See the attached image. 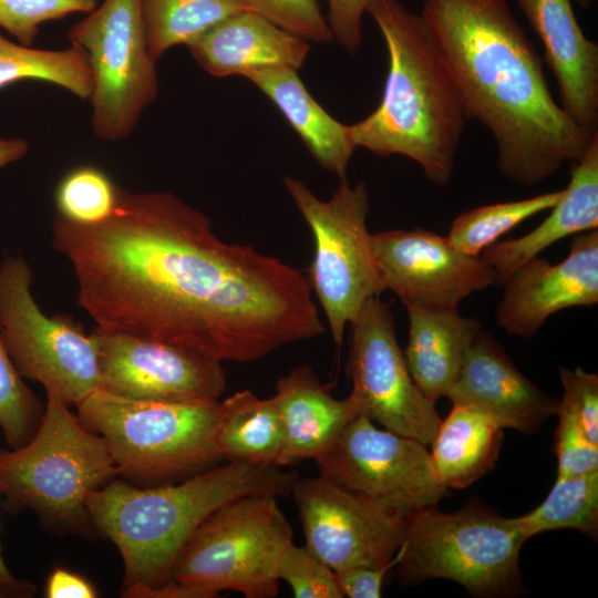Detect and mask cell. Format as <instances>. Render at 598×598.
Returning <instances> with one entry per match:
<instances>
[{
    "label": "cell",
    "mask_w": 598,
    "mask_h": 598,
    "mask_svg": "<svg viewBox=\"0 0 598 598\" xmlns=\"http://www.w3.org/2000/svg\"><path fill=\"white\" fill-rule=\"evenodd\" d=\"M52 244L73 269L78 305L104 332L248 363L324 331L298 269L225 243L168 192L118 186L97 224L55 214Z\"/></svg>",
    "instance_id": "obj_1"
},
{
    "label": "cell",
    "mask_w": 598,
    "mask_h": 598,
    "mask_svg": "<svg viewBox=\"0 0 598 598\" xmlns=\"http://www.w3.org/2000/svg\"><path fill=\"white\" fill-rule=\"evenodd\" d=\"M420 14L467 120L493 135L504 177L537 185L582 156L594 134L553 97L535 47L507 0H424Z\"/></svg>",
    "instance_id": "obj_2"
},
{
    "label": "cell",
    "mask_w": 598,
    "mask_h": 598,
    "mask_svg": "<svg viewBox=\"0 0 598 598\" xmlns=\"http://www.w3.org/2000/svg\"><path fill=\"white\" fill-rule=\"evenodd\" d=\"M298 474L280 466L243 462L217 464L174 484L142 488L114 478L86 498L95 532L121 554V596L158 598L175 561L199 524L241 496H288Z\"/></svg>",
    "instance_id": "obj_3"
},
{
    "label": "cell",
    "mask_w": 598,
    "mask_h": 598,
    "mask_svg": "<svg viewBox=\"0 0 598 598\" xmlns=\"http://www.w3.org/2000/svg\"><path fill=\"white\" fill-rule=\"evenodd\" d=\"M368 13L383 35L389 69L382 100L349 125L355 147L378 156L402 155L436 185L450 183L467 116L421 14L399 0H371Z\"/></svg>",
    "instance_id": "obj_4"
},
{
    "label": "cell",
    "mask_w": 598,
    "mask_h": 598,
    "mask_svg": "<svg viewBox=\"0 0 598 598\" xmlns=\"http://www.w3.org/2000/svg\"><path fill=\"white\" fill-rule=\"evenodd\" d=\"M44 413L22 446L0 451V495L11 512L32 511L48 526L95 532L86 498L118 472L106 443L56 394L45 391Z\"/></svg>",
    "instance_id": "obj_5"
},
{
    "label": "cell",
    "mask_w": 598,
    "mask_h": 598,
    "mask_svg": "<svg viewBox=\"0 0 598 598\" xmlns=\"http://www.w3.org/2000/svg\"><path fill=\"white\" fill-rule=\"evenodd\" d=\"M78 416L99 434L118 472L132 482L166 483L219 464L220 401L134 400L94 390Z\"/></svg>",
    "instance_id": "obj_6"
},
{
    "label": "cell",
    "mask_w": 598,
    "mask_h": 598,
    "mask_svg": "<svg viewBox=\"0 0 598 598\" xmlns=\"http://www.w3.org/2000/svg\"><path fill=\"white\" fill-rule=\"evenodd\" d=\"M292 527L277 497L252 494L209 514L179 553L172 580L197 598L234 590L247 598L278 594V567L292 544Z\"/></svg>",
    "instance_id": "obj_7"
},
{
    "label": "cell",
    "mask_w": 598,
    "mask_h": 598,
    "mask_svg": "<svg viewBox=\"0 0 598 598\" xmlns=\"http://www.w3.org/2000/svg\"><path fill=\"white\" fill-rule=\"evenodd\" d=\"M527 540L514 518L466 505L455 513L434 507L408 517L399 548V581L417 586L431 578L454 580L476 596L513 592L520 584L518 556Z\"/></svg>",
    "instance_id": "obj_8"
},
{
    "label": "cell",
    "mask_w": 598,
    "mask_h": 598,
    "mask_svg": "<svg viewBox=\"0 0 598 598\" xmlns=\"http://www.w3.org/2000/svg\"><path fill=\"white\" fill-rule=\"evenodd\" d=\"M283 184L312 231L315 254L307 280L326 313L334 343L340 346L346 327L362 306L384 291L367 227V184L352 186L342 179L327 202L299 179L285 176Z\"/></svg>",
    "instance_id": "obj_9"
},
{
    "label": "cell",
    "mask_w": 598,
    "mask_h": 598,
    "mask_svg": "<svg viewBox=\"0 0 598 598\" xmlns=\"http://www.w3.org/2000/svg\"><path fill=\"white\" fill-rule=\"evenodd\" d=\"M33 271L21 255L0 265V330L19 371L68 404L99 388L95 339L69 316H47L32 295Z\"/></svg>",
    "instance_id": "obj_10"
},
{
    "label": "cell",
    "mask_w": 598,
    "mask_h": 598,
    "mask_svg": "<svg viewBox=\"0 0 598 598\" xmlns=\"http://www.w3.org/2000/svg\"><path fill=\"white\" fill-rule=\"evenodd\" d=\"M68 39L89 56L93 133L109 142L128 137L158 93L142 0H104L69 30Z\"/></svg>",
    "instance_id": "obj_11"
},
{
    "label": "cell",
    "mask_w": 598,
    "mask_h": 598,
    "mask_svg": "<svg viewBox=\"0 0 598 598\" xmlns=\"http://www.w3.org/2000/svg\"><path fill=\"white\" fill-rule=\"evenodd\" d=\"M319 474L406 517L448 494L423 443L357 415L316 458Z\"/></svg>",
    "instance_id": "obj_12"
},
{
    "label": "cell",
    "mask_w": 598,
    "mask_h": 598,
    "mask_svg": "<svg viewBox=\"0 0 598 598\" xmlns=\"http://www.w3.org/2000/svg\"><path fill=\"white\" fill-rule=\"evenodd\" d=\"M347 373L360 414L396 434L431 445L442 421L414 382L388 303L370 298L351 323Z\"/></svg>",
    "instance_id": "obj_13"
},
{
    "label": "cell",
    "mask_w": 598,
    "mask_h": 598,
    "mask_svg": "<svg viewBox=\"0 0 598 598\" xmlns=\"http://www.w3.org/2000/svg\"><path fill=\"white\" fill-rule=\"evenodd\" d=\"M309 548L333 571L380 567L400 548L408 517L319 474L296 481L291 494Z\"/></svg>",
    "instance_id": "obj_14"
},
{
    "label": "cell",
    "mask_w": 598,
    "mask_h": 598,
    "mask_svg": "<svg viewBox=\"0 0 598 598\" xmlns=\"http://www.w3.org/2000/svg\"><path fill=\"white\" fill-rule=\"evenodd\" d=\"M372 248L384 290L405 307L457 309L466 297L496 281L482 256H470L447 237L422 228L374 234Z\"/></svg>",
    "instance_id": "obj_15"
},
{
    "label": "cell",
    "mask_w": 598,
    "mask_h": 598,
    "mask_svg": "<svg viewBox=\"0 0 598 598\" xmlns=\"http://www.w3.org/2000/svg\"><path fill=\"white\" fill-rule=\"evenodd\" d=\"M99 388L154 401L219 400L226 388L221 362L166 343L95 328Z\"/></svg>",
    "instance_id": "obj_16"
},
{
    "label": "cell",
    "mask_w": 598,
    "mask_h": 598,
    "mask_svg": "<svg viewBox=\"0 0 598 598\" xmlns=\"http://www.w3.org/2000/svg\"><path fill=\"white\" fill-rule=\"evenodd\" d=\"M503 286L496 318L511 336L532 338L555 312L594 306L598 301V230L575 237L560 262L533 257Z\"/></svg>",
    "instance_id": "obj_17"
},
{
    "label": "cell",
    "mask_w": 598,
    "mask_h": 598,
    "mask_svg": "<svg viewBox=\"0 0 598 598\" xmlns=\"http://www.w3.org/2000/svg\"><path fill=\"white\" fill-rule=\"evenodd\" d=\"M468 406L501 429L535 433L558 410L559 401L544 393L511 361L501 346L480 331L464 358L447 396Z\"/></svg>",
    "instance_id": "obj_18"
},
{
    "label": "cell",
    "mask_w": 598,
    "mask_h": 598,
    "mask_svg": "<svg viewBox=\"0 0 598 598\" xmlns=\"http://www.w3.org/2000/svg\"><path fill=\"white\" fill-rule=\"evenodd\" d=\"M540 39L560 97V106L585 132L598 127V44L580 28L571 0H518Z\"/></svg>",
    "instance_id": "obj_19"
},
{
    "label": "cell",
    "mask_w": 598,
    "mask_h": 598,
    "mask_svg": "<svg viewBox=\"0 0 598 598\" xmlns=\"http://www.w3.org/2000/svg\"><path fill=\"white\" fill-rule=\"evenodd\" d=\"M187 48L199 66L217 78H247L255 72L277 68L298 71L309 52L306 40L252 11H243L223 20Z\"/></svg>",
    "instance_id": "obj_20"
},
{
    "label": "cell",
    "mask_w": 598,
    "mask_h": 598,
    "mask_svg": "<svg viewBox=\"0 0 598 598\" xmlns=\"http://www.w3.org/2000/svg\"><path fill=\"white\" fill-rule=\"evenodd\" d=\"M274 398L283 425L281 467L316 458L360 414L351 393L336 399L307 364L281 377Z\"/></svg>",
    "instance_id": "obj_21"
},
{
    "label": "cell",
    "mask_w": 598,
    "mask_h": 598,
    "mask_svg": "<svg viewBox=\"0 0 598 598\" xmlns=\"http://www.w3.org/2000/svg\"><path fill=\"white\" fill-rule=\"evenodd\" d=\"M550 210L549 216L530 233L494 243L482 251V258L495 274V285L503 286L515 270L556 241L597 229L598 131L575 163L568 186Z\"/></svg>",
    "instance_id": "obj_22"
},
{
    "label": "cell",
    "mask_w": 598,
    "mask_h": 598,
    "mask_svg": "<svg viewBox=\"0 0 598 598\" xmlns=\"http://www.w3.org/2000/svg\"><path fill=\"white\" fill-rule=\"evenodd\" d=\"M410 322L404 352L409 371L420 390L433 402L447 396L481 323L457 309L406 306Z\"/></svg>",
    "instance_id": "obj_23"
},
{
    "label": "cell",
    "mask_w": 598,
    "mask_h": 598,
    "mask_svg": "<svg viewBox=\"0 0 598 598\" xmlns=\"http://www.w3.org/2000/svg\"><path fill=\"white\" fill-rule=\"evenodd\" d=\"M247 79L275 103L316 161L341 181L346 179L355 150L350 126L340 123L320 106L303 85L297 70L268 69L255 72Z\"/></svg>",
    "instance_id": "obj_24"
},
{
    "label": "cell",
    "mask_w": 598,
    "mask_h": 598,
    "mask_svg": "<svg viewBox=\"0 0 598 598\" xmlns=\"http://www.w3.org/2000/svg\"><path fill=\"white\" fill-rule=\"evenodd\" d=\"M502 439V429L488 416L453 405L431 443L432 461L442 483L447 488H465L493 470Z\"/></svg>",
    "instance_id": "obj_25"
},
{
    "label": "cell",
    "mask_w": 598,
    "mask_h": 598,
    "mask_svg": "<svg viewBox=\"0 0 598 598\" xmlns=\"http://www.w3.org/2000/svg\"><path fill=\"white\" fill-rule=\"evenodd\" d=\"M217 442L224 461L279 466L283 425L275 398L243 390L220 401Z\"/></svg>",
    "instance_id": "obj_26"
},
{
    "label": "cell",
    "mask_w": 598,
    "mask_h": 598,
    "mask_svg": "<svg viewBox=\"0 0 598 598\" xmlns=\"http://www.w3.org/2000/svg\"><path fill=\"white\" fill-rule=\"evenodd\" d=\"M24 80L43 81L90 100L92 72L86 52L78 44L44 50L12 42L0 33V90Z\"/></svg>",
    "instance_id": "obj_27"
},
{
    "label": "cell",
    "mask_w": 598,
    "mask_h": 598,
    "mask_svg": "<svg viewBox=\"0 0 598 598\" xmlns=\"http://www.w3.org/2000/svg\"><path fill=\"white\" fill-rule=\"evenodd\" d=\"M243 11L249 10L240 0H142L148 51L157 62L172 47L188 45Z\"/></svg>",
    "instance_id": "obj_28"
},
{
    "label": "cell",
    "mask_w": 598,
    "mask_h": 598,
    "mask_svg": "<svg viewBox=\"0 0 598 598\" xmlns=\"http://www.w3.org/2000/svg\"><path fill=\"white\" fill-rule=\"evenodd\" d=\"M523 536L574 528L594 536L598 530V471L556 478L544 502L532 512L515 517Z\"/></svg>",
    "instance_id": "obj_29"
},
{
    "label": "cell",
    "mask_w": 598,
    "mask_h": 598,
    "mask_svg": "<svg viewBox=\"0 0 598 598\" xmlns=\"http://www.w3.org/2000/svg\"><path fill=\"white\" fill-rule=\"evenodd\" d=\"M563 194L564 189L464 212L453 220L446 237L458 250L481 256L502 235L529 217L550 209Z\"/></svg>",
    "instance_id": "obj_30"
},
{
    "label": "cell",
    "mask_w": 598,
    "mask_h": 598,
    "mask_svg": "<svg viewBox=\"0 0 598 598\" xmlns=\"http://www.w3.org/2000/svg\"><path fill=\"white\" fill-rule=\"evenodd\" d=\"M118 186L101 168L81 165L69 171L55 188V213L84 225L105 220L113 212Z\"/></svg>",
    "instance_id": "obj_31"
},
{
    "label": "cell",
    "mask_w": 598,
    "mask_h": 598,
    "mask_svg": "<svg viewBox=\"0 0 598 598\" xmlns=\"http://www.w3.org/2000/svg\"><path fill=\"white\" fill-rule=\"evenodd\" d=\"M44 404L14 367L0 330V429L11 448L25 444L37 432Z\"/></svg>",
    "instance_id": "obj_32"
},
{
    "label": "cell",
    "mask_w": 598,
    "mask_h": 598,
    "mask_svg": "<svg viewBox=\"0 0 598 598\" xmlns=\"http://www.w3.org/2000/svg\"><path fill=\"white\" fill-rule=\"evenodd\" d=\"M97 0H0V27L31 47L39 27L76 12L89 13Z\"/></svg>",
    "instance_id": "obj_33"
},
{
    "label": "cell",
    "mask_w": 598,
    "mask_h": 598,
    "mask_svg": "<svg viewBox=\"0 0 598 598\" xmlns=\"http://www.w3.org/2000/svg\"><path fill=\"white\" fill-rule=\"evenodd\" d=\"M279 580L296 598H342L334 571L306 546L293 543L285 550L278 567Z\"/></svg>",
    "instance_id": "obj_34"
},
{
    "label": "cell",
    "mask_w": 598,
    "mask_h": 598,
    "mask_svg": "<svg viewBox=\"0 0 598 598\" xmlns=\"http://www.w3.org/2000/svg\"><path fill=\"white\" fill-rule=\"evenodd\" d=\"M272 24L303 39L329 42L332 33L317 0H240Z\"/></svg>",
    "instance_id": "obj_35"
},
{
    "label": "cell",
    "mask_w": 598,
    "mask_h": 598,
    "mask_svg": "<svg viewBox=\"0 0 598 598\" xmlns=\"http://www.w3.org/2000/svg\"><path fill=\"white\" fill-rule=\"evenodd\" d=\"M555 435L557 477L565 478L598 471V445L587 437L573 411L559 401Z\"/></svg>",
    "instance_id": "obj_36"
},
{
    "label": "cell",
    "mask_w": 598,
    "mask_h": 598,
    "mask_svg": "<svg viewBox=\"0 0 598 598\" xmlns=\"http://www.w3.org/2000/svg\"><path fill=\"white\" fill-rule=\"evenodd\" d=\"M564 388L560 400L576 415L591 443L598 445V375L577 368H559Z\"/></svg>",
    "instance_id": "obj_37"
},
{
    "label": "cell",
    "mask_w": 598,
    "mask_h": 598,
    "mask_svg": "<svg viewBox=\"0 0 598 598\" xmlns=\"http://www.w3.org/2000/svg\"><path fill=\"white\" fill-rule=\"evenodd\" d=\"M371 0H328L332 38L350 54L362 43V18Z\"/></svg>",
    "instance_id": "obj_38"
},
{
    "label": "cell",
    "mask_w": 598,
    "mask_h": 598,
    "mask_svg": "<svg viewBox=\"0 0 598 598\" xmlns=\"http://www.w3.org/2000/svg\"><path fill=\"white\" fill-rule=\"evenodd\" d=\"M398 549L394 557L380 567L353 566L334 571V578L342 597L380 598L385 575L400 561Z\"/></svg>",
    "instance_id": "obj_39"
},
{
    "label": "cell",
    "mask_w": 598,
    "mask_h": 598,
    "mask_svg": "<svg viewBox=\"0 0 598 598\" xmlns=\"http://www.w3.org/2000/svg\"><path fill=\"white\" fill-rule=\"evenodd\" d=\"M48 598H95L97 591L86 578L68 569L56 567L45 585Z\"/></svg>",
    "instance_id": "obj_40"
},
{
    "label": "cell",
    "mask_w": 598,
    "mask_h": 598,
    "mask_svg": "<svg viewBox=\"0 0 598 598\" xmlns=\"http://www.w3.org/2000/svg\"><path fill=\"white\" fill-rule=\"evenodd\" d=\"M0 584L10 592L11 597H31L35 592V586L27 580L16 578L8 569L0 545Z\"/></svg>",
    "instance_id": "obj_41"
},
{
    "label": "cell",
    "mask_w": 598,
    "mask_h": 598,
    "mask_svg": "<svg viewBox=\"0 0 598 598\" xmlns=\"http://www.w3.org/2000/svg\"><path fill=\"white\" fill-rule=\"evenodd\" d=\"M29 143L21 137H0V169L23 158L29 152Z\"/></svg>",
    "instance_id": "obj_42"
},
{
    "label": "cell",
    "mask_w": 598,
    "mask_h": 598,
    "mask_svg": "<svg viewBox=\"0 0 598 598\" xmlns=\"http://www.w3.org/2000/svg\"><path fill=\"white\" fill-rule=\"evenodd\" d=\"M11 597L10 592L0 584V598Z\"/></svg>",
    "instance_id": "obj_43"
},
{
    "label": "cell",
    "mask_w": 598,
    "mask_h": 598,
    "mask_svg": "<svg viewBox=\"0 0 598 598\" xmlns=\"http://www.w3.org/2000/svg\"><path fill=\"white\" fill-rule=\"evenodd\" d=\"M577 3L582 7V8H587L591 4L592 0H576Z\"/></svg>",
    "instance_id": "obj_44"
}]
</instances>
